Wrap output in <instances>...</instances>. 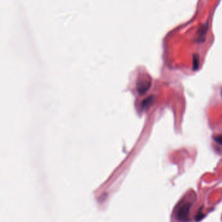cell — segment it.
Masks as SVG:
<instances>
[{"label":"cell","mask_w":222,"mask_h":222,"mask_svg":"<svg viewBox=\"0 0 222 222\" xmlns=\"http://www.w3.org/2000/svg\"><path fill=\"white\" fill-rule=\"evenodd\" d=\"M191 204L189 202H186L180 208L176 214V218L181 221H186L188 218Z\"/></svg>","instance_id":"6da1fadb"},{"label":"cell","mask_w":222,"mask_h":222,"mask_svg":"<svg viewBox=\"0 0 222 222\" xmlns=\"http://www.w3.org/2000/svg\"><path fill=\"white\" fill-rule=\"evenodd\" d=\"M151 85V81L149 78H145L137 82V91L139 93L143 94L148 91Z\"/></svg>","instance_id":"7a4b0ae2"},{"label":"cell","mask_w":222,"mask_h":222,"mask_svg":"<svg viewBox=\"0 0 222 222\" xmlns=\"http://www.w3.org/2000/svg\"><path fill=\"white\" fill-rule=\"evenodd\" d=\"M155 98L154 96H150L147 97L145 100H144L142 102V106L143 108H147V107H150L152 104H153L155 102Z\"/></svg>","instance_id":"3957f363"},{"label":"cell","mask_w":222,"mask_h":222,"mask_svg":"<svg viewBox=\"0 0 222 222\" xmlns=\"http://www.w3.org/2000/svg\"><path fill=\"white\" fill-rule=\"evenodd\" d=\"M194 63H193V67L194 69H197L198 68L199 65V55L198 54H195L194 55Z\"/></svg>","instance_id":"277c9868"},{"label":"cell","mask_w":222,"mask_h":222,"mask_svg":"<svg viewBox=\"0 0 222 222\" xmlns=\"http://www.w3.org/2000/svg\"><path fill=\"white\" fill-rule=\"evenodd\" d=\"M207 28H208V23L204 24L203 26H202L200 29H199V33L200 34V35H205V33L207 32Z\"/></svg>","instance_id":"5b68a950"},{"label":"cell","mask_w":222,"mask_h":222,"mask_svg":"<svg viewBox=\"0 0 222 222\" xmlns=\"http://www.w3.org/2000/svg\"><path fill=\"white\" fill-rule=\"evenodd\" d=\"M214 139L217 143L222 145V134H219V135L215 136L214 137Z\"/></svg>","instance_id":"8992f818"},{"label":"cell","mask_w":222,"mask_h":222,"mask_svg":"<svg viewBox=\"0 0 222 222\" xmlns=\"http://www.w3.org/2000/svg\"><path fill=\"white\" fill-rule=\"evenodd\" d=\"M205 217V215L202 214L201 212H199L198 215H196V218H195V220L197 221H199L200 220H201L202 218H203Z\"/></svg>","instance_id":"52a82bcc"},{"label":"cell","mask_w":222,"mask_h":222,"mask_svg":"<svg viewBox=\"0 0 222 222\" xmlns=\"http://www.w3.org/2000/svg\"><path fill=\"white\" fill-rule=\"evenodd\" d=\"M221 95H222V89H221Z\"/></svg>","instance_id":"ba28073f"}]
</instances>
